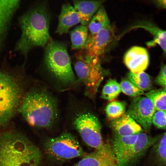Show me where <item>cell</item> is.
Wrapping results in <instances>:
<instances>
[{
    "instance_id": "16",
    "label": "cell",
    "mask_w": 166,
    "mask_h": 166,
    "mask_svg": "<svg viewBox=\"0 0 166 166\" xmlns=\"http://www.w3.org/2000/svg\"><path fill=\"white\" fill-rule=\"evenodd\" d=\"M110 124L115 135L119 136L137 135L144 131L142 127L126 113L118 118L110 120Z\"/></svg>"
},
{
    "instance_id": "9",
    "label": "cell",
    "mask_w": 166,
    "mask_h": 166,
    "mask_svg": "<svg viewBox=\"0 0 166 166\" xmlns=\"http://www.w3.org/2000/svg\"><path fill=\"white\" fill-rule=\"evenodd\" d=\"M156 111L150 100L140 96L133 99L126 113L148 132L151 128L152 117Z\"/></svg>"
},
{
    "instance_id": "20",
    "label": "cell",
    "mask_w": 166,
    "mask_h": 166,
    "mask_svg": "<svg viewBox=\"0 0 166 166\" xmlns=\"http://www.w3.org/2000/svg\"><path fill=\"white\" fill-rule=\"evenodd\" d=\"M111 26L110 22L104 8L101 6L93 16L88 24L91 35Z\"/></svg>"
},
{
    "instance_id": "31",
    "label": "cell",
    "mask_w": 166,
    "mask_h": 166,
    "mask_svg": "<svg viewBox=\"0 0 166 166\" xmlns=\"http://www.w3.org/2000/svg\"><path fill=\"white\" fill-rule=\"evenodd\" d=\"M103 166H117V163H114L109 164Z\"/></svg>"
},
{
    "instance_id": "26",
    "label": "cell",
    "mask_w": 166,
    "mask_h": 166,
    "mask_svg": "<svg viewBox=\"0 0 166 166\" xmlns=\"http://www.w3.org/2000/svg\"><path fill=\"white\" fill-rule=\"evenodd\" d=\"M121 91L126 95L134 97L141 96L144 91L127 78L121 79L120 84Z\"/></svg>"
},
{
    "instance_id": "23",
    "label": "cell",
    "mask_w": 166,
    "mask_h": 166,
    "mask_svg": "<svg viewBox=\"0 0 166 166\" xmlns=\"http://www.w3.org/2000/svg\"><path fill=\"white\" fill-rule=\"evenodd\" d=\"M153 103L156 110L166 111V89H152L144 94Z\"/></svg>"
},
{
    "instance_id": "3",
    "label": "cell",
    "mask_w": 166,
    "mask_h": 166,
    "mask_svg": "<svg viewBox=\"0 0 166 166\" xmlns=\"http://www.w3.org/2000/svg\"><path fill=\"white\" fill-rule=\"evenodd\" d=\"M18 111L30 125L38 128H49L59 116L56 98L42 88L32 89L25 94Z\"/></svg>"
},
{
    "instance_id": "22",
    "label": "cell",
    "mask_w": 166,
    "mask_h": 166,
    "mask_svg": "<svg viewBox=\"0 0 166 166\" xmlns=\"http://www.w3.org/2000/svg\"><path fill=\"white\" fill-rule=\"evenodd\" d=\"M127 79L143 91H149L152 87V81L150 76L144 72L134 73L130 71Z\"/></svg>"
},
{
    "instance_id": "30",
    "label": "cell",
    "mask_w": 166,
    "mask_h": 166,
    "mask_svg": "<svg viewBox=\"0 0 166 166\" xmlns=\"http://www.w3.org/2000/svg\"><path fill=\"white\" fill-rule=\"evenodd\" d=\"M154 2L159 7L166 9V0H155Z\"/></svg>"
},
{
    "instance_id": "6",
    "label": "cell",
    "mask_w": 166,
    "mask_h": 166,
    "mask_svg": "<svg viewBox=\"0 0 166 166\" xmlns=\"http://www.w3.org/2000/svg\"><path fill=\"white\" fill-rule=\"evenodd\" d=\"M76 58L74 67L79 81L83 84L86 95L93 98L104 79L105 71L101 65L99 57L79 53Z\"/></svg>"
},
{
    "instance_id": "19",
    "label": "cell",
    "mask_w": 166,
    "mask_h": 166,
    "mask_svg": "<svg viewBox=\"0 0 166 166\" xmlns=\"http://www.w3.org/2000/svg\"><path fill=\"white\" fill-rule=\"evenodd\" d=\"M138 27L142 28L149 32L153 36L152 40L147 43L149 46L158 45L162 49L166 55V31L157 27L151 22L143 21L140 23Z\"/></svg>"
},
{
    "instance_id": "8",
    "label": "cell",
    "mask_w": 166,
    "mask_h": 166,
    "mask_svg": "<svg viewBox=\"0 0 166 166\" xmlns=\"http://www.w3.org/2000/svg\"><path fill=\"white\" fill-rule=\"evenodd\" d=\"M72 123L84 142L88 146L98 149L104 145L101 126L97 118L89 112L78 111L73 115Z\"/></svg>"
},
{
    "instance_id": "10",
    "label": "cell",
    "mask_w": 166,
    "mask_h": 166,
    "mask_svg": "<svg viewBox=\"0 0 166 166\" xmlns=\"http://www.w3.org/2000/svg\"><path fill=\"white\" fill-rule=\"evenodd\" d=\"M20 3L19 0H0V56L5 47L13 20Z\"/></svg>"
},
{
    "instance_id": "28",
    "label": "cell",
    "mask_w": 166,
    "mask_h": 166,
    "mask_svg": "<svg viewBox=\"0 0 166 166\" xmlns=\"http://www.w3.org/2000/svg\"><path fill=\"white\" fill-rule=\"evenodd\" d=\"M152 123L156 128L166 130V111L156 110L153 115Z\"/></svg>"
},
{
    "instance_id": "29",
    "label": "cell",
    "mask_w": 166,
    "mask_h": 166,
    "mask_svg": "<svg viewBox=\"0 0 166 166\" xmlns=\"http://www.w3.org/2000/svg\"><path fill=\"white\" fill-rule=\"evenodd\" d=\"M154 81L157 85L166 89V65L164 64L161 66L159 73Z\"/></svg>"
},
{
    "instance_id": "15",
    "label": "cell",
    "mask_w": 166,
    "mask_h": 166,
    "mask_svg": "<svg viewBox=\"0 0 166 166\" xmlns=\"http://www.w3.org/2000/svg\"><path fill=\"white\" fill-rule=\"evenodd\" d=\"M161 136L160 135L153 136L143 132L139 133L129 153L127 166L135 163L142 157L148 149L154 145Z\"/></svg>"
},
{
    "instance_id": "12",
    "label": "cell",
    "mask_w": 166,
    "mask_h": 166,
    "mask_svg": "<svg viewBox=\"0 0 166 166\" xmlns=\"http://www.w3.org/2000/svg\"><path fill=\"white\" fill-rule=\"evenodd\" d=\"M116 162L111 143L95 152L85 154L74 166H103Z\"/></svg>"
},
{
    "instance_id": "4",
    "label": "cell",
    "mask_w": 166,
    "mask_h": 166,
    "mask_svg": "<svg viewBox=\"0 0 166 166\" xmlns=\"http://www.w3.org/2000/svg\"><path fill=\"white\" fill-rule=\"evenodd\" d=\"M20 79L14 74L0 70V129L6 128L25 94Z\"/></svg>"
},
{
    "instance_id": "2",
    "label": "cell",
    "mask_w": 166,
    "mask_h": 166,
    "mask_svg": "<svg viewBox=\"0 0 166 166\" xmlns=\"http://www.w3.org/2000/svg\"><path fill=\"white\" fill-rule=\"evenodd\" d=\"M0 166H42V154L20 131L0 129Z\"/></svg>"
},
{
    "instance_id": "21",
    "label": "cell",
    "mask_w": 166,
    "mask_h": 166,
    "mask_svg": "<svg viewBox=\"0 0 166 166\" xmlns=\"http://www.w3.org/2000/svg\"><path fill=\"white\" fill-rule=\"evenodd\" d=\"M88 36V29L85 26H78L71 31L70 36L72 49H78L85 48Z\"/></svg>"
},
{
    "instance_id": "5",
    "label": "cell",
    "mask_w": 166,
    "mask_h": 166,
    "mask_svg": "<svg viewBox=\"0 0 166 166\" xmlns=\"http://www.w3.org/2000/svg\"><path fill=\"white\" fill-rule=\"evenodd\" d=\"M44 60L47 70L60 84L67 87L75 85L76 78L65 45L55 41L49 42L45 49Z\"/></svg>"
},
{
    "instance_id": "7",
    "label": "cell",
    "mask_w": 166,
    "mask_h": 166,
    "mask_svg": "<svg viewBox=\"0 0 166 166\" xmlns=\"http://www.w3.org/2000/svg\"><path fill=\"white\" fill-rule=\"evenodd\" d=\"M47 156L55 161H62L83 157L86 154L76 138L69 132L49 138L44 143Z\"/></svg>"
},
{
    "instance_id": "25",
    "label": "cell",
    "mask_w": 166,
    "mask_h": 166,
    "mask_svg": "<svg viewBox=\"0 0 166 166\" xmlns=\"http://www.w3.org/2000/svg\"><path fill=\"white\" fill-rule=\"evenodd\" d=\"M125 103L124 102L113 101L106 106L105 112L110 120L118 118L125 113Z\"/></svg>"
},
{
    "instance_id": "18",
    "label": "cell",
    "mask_w": 166,
    "mask_h": 166,
    "mask_svg": "<svg viewBox=\"0 0 166 166\" xmlns=\"http://www.w3.org/2000/svg\"><path fill=\"white\" fill-rule=\"evenodd\" d=\"M104 1L74 0V8L77 14L82 25H88L93 15L98 10Z\"/></svg>"
},
{
    "instance_id": "14",
    "label": "cell",
    "mask_w": 166,
    "mask_h": 166,
    "mask_svg": "<svg viewBox=\"0 0 166 166\" xmlns=\"http://www.w3.org/2000/svg\"><path fill=\"white\" fill-rule=\"evenodd\" d=\"M138 134L124 136H114L111 143L117 166H127L129 153Z\"/></svg>"
},
{
    "instance_id": "11",
    "label": "cell",
    "mask_w": 166,
    "mask_h": 166,
    "mask_svg": "<svg viewBox=\"0 0 166 166\" xmlns=\"http://www.w3.org/2000/svg\"><path fill=\"white\" fill-rule=\"evenodd\" d=\"M114 31L111 26L104 28L88 38L85 48L86 55L93 57H99L113 39Z\"/></svg>"
},
{
    "instance_id": "27",
    "label": "cell",
    "mask_w": 166,
    "mask_h": 166,
    "mask_svg": "<svg viewBox=\"0 0 166 166\" xmlns=\"http://www.w3.org/2000/svg\"><path fill=\"white\" fill-rule=\"evenodd\" d=\"M154 150L158 160L162 164H166V132L161 135L154 145Z\"/></svg>"
},
{
    "instance_id": "13",
    "label": "cell",
    "mask_w": 166,
    "mask_h": 166,
    "mask_svg": "<svg viewBox=\"0 0 166 166\" xmlns=\"http://www.w3.org/2000/svg\"><path fill=\"white\" fill-rule=\"evenodd\" d=\"M124 61L130 71L134 73L144 72L147 68L149 63L148 52L142 47H132L124 54Z\"/></svg>"
},
{
    "instance_id": "17",
    "label": "cell",
    "mask_w": 166,
    "mask_h": 166,
    "mask_svg": "<svg viewBox=\"0 0 166 166\" xmlns=\"http://www.w3.org/2000/svg\"><path fill=\"white\" fill-rule=\"evenodd\" d=\"M80 22L79 17L74 7L69 3L64 4L61 7L55 33L59 35L66 33L71 27Z\"/></svg>"
},
{
    "instance_id": "1",
    "label": "cell",
    "mask_w": 166,
    "mask_h": 166,
    "mask_svg": "<svg viewBox=\"0 0 166 166\" xmlns=\"http://www.w3.org/2000/svg\"><path fill=\"white\" fill-rule=\"evenodd\" d=\"M49 12L47 3L37 4L20 15L18 24L21 31L14 50L27 58L30 51L37 47H44L49 42Z\"/></svg>"
},
{
    "instance_id": "24",
    "label": "cell",
    "mask_w": 166,
    "mask_h": 166,
    "mask_svg": "<svg viewBox=\"0 0 166 166\" xmlns=\"http://www.w3.org/2000/svg\"><path fill=\"white\" fill-rule=\"evenodd\" d=\"M121 92L120 84L116 80L110 79L104 86L101 97L107 100L111 101L116 98Z\"/></svg>"
}]
</instances>
